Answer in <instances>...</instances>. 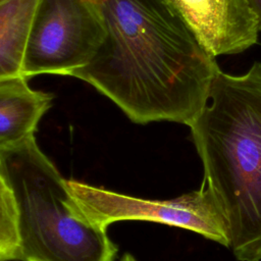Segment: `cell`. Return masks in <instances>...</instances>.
<instances>
[{
  "label": "cell",
  "instance_id": "7a4b0ae2",
  "mask_svg": "<svg viewBox=\"0 0 261 261\" xmlns=\"http://www.w3.org/2000/svg\"><path fill=\"white\" fill-rule=\"evenodd\" d=\"M188 126L228 249L240 261H261V62L241 75L219 69Z\"/></svg>",
  "mask_w": 261,
  "mask_h": 261
},
{
  "label": "cell",
  "instance_id": "8992f818",
  "mask_svg": "<svg viewBox=\"0 0 261 261\" xmlns=\"http://www.w3.org/2000/svg\"><path fill=\"white\" fill-rule=\"evenodd\" d=\"M213 57L246 51L258 41V22L247 0H167Z\"/></svg>",
  "mask_w": 261,
  "mask_h": 261
},
{
  "label": "cell",
  "instance_id": "3957f363",
  "mask_svg": "<svg viewBox=\"0 0 261 261\" xmlns=\"http://www.w3.org/2000/svg\"><path fill=\"white\" fill-rule=\"evenodd\" d=\"M0 175L17 209L19 260L114 261L117 247L70 197L35 135L0 148Z\"/></svg>",
  "mask_w": 261,
  "mask_h": 261
},
{
  "label": "cell",
  "instance_id": "9c48e42d",
  "mask_svg": "<svg viewBox=\"0 0 261 261\" xmlns=\"http://www.w3.org/2000/svg\"><path fill=\"white\" fill-rule=\"evenodd\" d=\"M17 209L13 193L0 175V261L19 260Z\"/></svg>",
  "mask_w": 261,
  "mask_h": 261
},
{
  "label": "cell",
  "instance_id": "8fae6325",
  "mask_svg": "<svg viewBox=\"0 0 261 261\" xmlns=\"http://www.w3.org/2000/svg\"><path fill=\"white\" fill-rule=\"evenodd\" d=\"M120 261H137V260L135 259V257H134L133 255L126 253V254H124V255L121 257Z\"/></svg>",
  "mask_w": 261,
  "mask_h": 261
},
{
  "label": "cell",
  "instance_id": "6da1fadb",
  "mask_svg": "<svg viewBox=\"0 0 261 261\" xmlns=\"http://www.w3.org/2000/svg\"><path fill=\"white\" fill-rule=\"evenodd\" d=\"M106 36L70 76L93 86L135 123L189 125L220 69L167 0H97Z\"/></svg>",
  "mask_w": 261,
  "mask_h": 261
},
{
  "label": "cell",
  "instance_id": "277c9868",
  "mask_svg": "<svg viewBox=\"0 0 261 261\" xmlns=\"http://www.w3.org/2000/svg\"><path fill=\"white\" fill-rule=\"evenodd\" d=\"M105 36L97 0H38L21 73L71 75L91 61Z\"/></svg>",
  "mask_w": 261,
  "mask_h": 261
},
{
  "label": "cell",
  "instance_id": "30bf717a",
  "mask_svg": "<svg viewBox=\"0 0 261 261\" xmlns=\"http://www.w3.org/2000/svg\"><path fill=\"white\" fill-rule=\"evenodd\" d=\"M247 2L257 19L258 29L261 31V0H247Z\"/></svg>",
  "mask_w": 261,
  "mask_h": 261
},
{
  "label": "cell",
  "instance_id": "52a82bcc",
  "mask_svg": "<svg viewBox=\"0 0 261 261\" xmlns=\"http://www.w3.org/2000/svg\"><path fill=\"white\" fill-rule=\"evenodd\" d=\"M27 77L0 81V148L35 135L53 95L30 87Z\"/></svg>",
  "mask_w": 261,
  "mask_h": 261
},
{
  "label": "cell",
  "instance_id": "ba28073f",
  "mask_svg": "<svg viewBox=\"0 0 261 261\" xmlns=\"http://www.w3.org/2000/svg\"><path fill=\"white\" fill-rule=\"evenodd\" d=\"M37 3L0 0V81L23 76V55Z\"/></svg>",
  "mask_w": 261,
  "mask_h": 261
},
{
  "label": "cell",
  "instance_id": "5b68a950",
  "mask_svg": "<svg viewBox=\"0 0 261 261\" xmlns=\"http://www.w3.org/2000/svg\"><path fill=\"white\" fill-rule=\"evenodd\" d=\"M65 186L79 209L104 228L122 220L150 221L191 230L228 248L222 217L203 186L168 200L137 198L74 179H65Z\"/></svg>",
  "mask_w": 261,
  "mask_h": 261
}]
</instances>
